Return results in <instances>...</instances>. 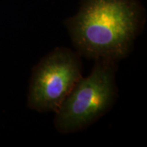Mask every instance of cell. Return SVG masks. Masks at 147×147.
I'll return each mask as SVG.
<instances>
[{"label":"cell","mask_w":147,"mask_h":147,"mask_svg":"<svg viewBox=\"0 0 147 147\" xmlns=\"http://www.w3.org/2000/svg\"><path fill=\"white\" fill-rule=\"evenodd\" d=\"M145 21L138 0H83L65 26L82 57L118 63L130 54Z\"/></svg>","instance_id":"obj_1"},{"label":"cell","mask_w":147,"mask_h":147,"mask_svg":"<svg viewBox=\"0 0 147 147\" xmlns=\"http://www.w3.org/2000/svg\"><path fill=\"white\" fill-rule=\"evenodd\" d=\"M117 65L109 60L95 61L91 73L79 79L55 112L54 125L59 133L82 131L113 107L119 96Z\"/></svg>","instance_id":"obj_2"},{"label":"cell","mask_w":147,"mask_h":147,"mask_svg":"<svg viewBox=\"0 0 147 147\" xmlns=\"http://www.w3.org/2000/svg\"><path fill=\"white\" fill-rule=\"evenodd\" d=\"M82 56L58 47L47 53L32 70L27 105L38 112H56L83 76Z\"/></svg>","instance_id":"obj_3"}]
</instances>
